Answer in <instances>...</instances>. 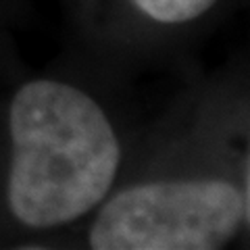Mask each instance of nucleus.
I'll return each mask as SVG.
<instances>
[{
  "mask_svg": "<svg viewBox=\"0 0 250 250\" xmlns=\"http://www.w3.org/2000/svg\"><path fill=\"white\" fill-rule=\"evenodd\" d=\"M246 219L229 182H161L119 192L90 231L94 250H217Z\"/></svg>",
  "mask_w": 250,
  "mask_h": 250,
  "instance_id": "2",
  "label": "nucleus"
},
{
  "mask_svg": "<svg viewBox=\"0 0 250 250\" xmlns=\"http://www.w3.org/2000/svg\"><path fill=\"white\" fill-rule=\"evenodd\" d=\"M217 0H134V4L150 19L161 23H184L200 17Z\"/></svg>",
  "mask_w": 250,
  "mask_h": 250,
  "instance_id": "3",
  "label": "nucleus"
},
{
  "mask_svg": "<svg viewBox=\"0 0 250 250\" xmlns=\"http://www.w3.org/2000/svg\"><path fill=\"white\" fill-rule=\"evenodd\" d=\"M9 129L11 213L29 228L85 215L106 196L121 148L104 111L82 90L38 80L15 94Z\"/></svg>",
  "mask_w": 250,
  "mask_h": 250,
  "instance_id": "1",
  "label": "nucleus"
}]
</instances>
